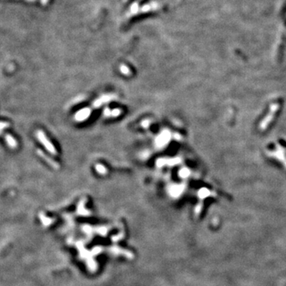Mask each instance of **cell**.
Listing matches in <instances>:
<instances>
[{
    "label": "cell",
    "mask_w": 286,
    "mask_h": 286,
    "mask_svg": "<svg viewBox=\"0 0 286 286\" xmlns=\"http://www.w3.org/2000/svg\"><path fill=\"white\" fill-rule=\"evenodd\" d=\"M36 136H37V139L41 142V144L45 146V149H46L49 153H51L52 154H54V155L57 154V150H56V149L54 148L53 145L51 143L50 141L49 140V138H47L45 134L42 131H36Z\"/></svg>",
    "instance_id": "cell-2"
},
{
    "label": "cell",
    "mask_w": 286,
    "mask_h": 286,
    "mask_svg": "<svg viewBox=\"0 0 286 286\" xmlns=\"http://www.w3.org/2000/svg\"><path fill=\"white\" fill-rule=\"evenodd\" d=\"M10 126V123L6 122H0V131H2L4 129L7 128Z\"/></svg>",
    "instance_id": "cell-12"
},
{
    "label": "cell",
    "mask_w": 286,
    "mask_h": 286,
    "mask_svg": "<svg viewBox=\"0 0 286 286\" xmlns=\"http://www.w3.org/2000/svg\"><path fill=\"white\" fill-rule=\"evenodd\" d=\"M37 154H38L40 156H41V158H44V160H45V161H46V162H48V163H49L51 166H53V167L55 168V169H57V168L59 167L58 164L56 163V162H55L53 160L50 159V158H49L47 155H45V154H44L42 151H41V150H37Z\"/></svg>",
    "instance_id": "cell-7"
},
{
    "label": "cell",
    "mask_w": 286,
    "mask_h": 286,
    "mask_svg": "<svg viewBox=\"0 0 286 286\" xmlns=\"http://www.w3.org/2000/svg\"><path fill=\"white\" fill-rule=\"evenodd\" d=\"M184 185H174L171 189V190H174V192L172 193V194L174 196H179L184 190Z\"/></svg>",
    "instance_id": "cell-8"
},
{
    "label": "cell",
    "mask_w": 286,
    "mask_h": 286,
    "mask_svg": "<svg viewBox=\"0 0 286 286\" xmlns=\"http://www.w3.org/2000/svg\"><path fill=\"white\" fill-rule=\"evenodd\" d=\"M268 155L270 156V157H273V158H276V159L279 160L280 162H282V163L284 164V166L286 167V157L285 154H284V150L280 146L277 145V146H276V151L269 152Z\"/></svg>",
    "instance_id": "cell-3"
},
{
    "label": "cell",
    "mask_w": 286,
    "mask_h": 286,
    "mask_svg": "<svg viewBox=\"0 0 286 286\" xmlns=\"http://www.w3.org/2000/svg\"><path fill=\"white\" fill-rule=\"evenodd\" d=\"M189 174H190V171L188 170L187 168H183V169H181V170H180V177H183V178H186L187 177H189Z\"/></svg>",
    "instance_id": "cell-10"
},
{
    "label": "cell",
    "mask_w": 286,
    "mask_h": 286,
    "mask_svg": "<svg viewBox=\"0 0 286 286\" xmlns=\"http://www.w3.org/2000/svg\"><path fill=\"white\" fill-rule=\"evenodd\" d=\"M5 138H6V143H7V145L9 146L10 148H11V149L17 148V146H18V142H17V141L15 140V138H14V137L11 136L10 134H6Z\"/></svg>",
    "instance_id": "cell-5"
},
{
    "label": "cell",
    "mask_w": 286,
    "mask_h": 286,
    "mask_svg": "<svg viewBox=\"0 0 286 286\" xmlns=\"http://www.w3.org/2000/svg\"><path fill=\"white\" fill-rule=\"evenodd\" d=\"M279 108V105L277 103H272L270 105V107H269V113L267 114L266 116L262 119V121L261 122L260 125H259V128L261 131H264L265 129L267 128L269 123L272 122L273 119L274 118V115L276 114V112L277 111Z\"/></svg>",
    "instance_id": "cell-1"
},
{
    "label": "cell",
    "mask_w": 286,
    "mask_h": 286,
    "mask_svg": "<svg viewBox=\"0 0 286 286\" xmlns=\"http://www.w3.org/2000/svg\"><path fill=\"white\" fill-rule=\"evenodd\" d=\"M1 133H2V131H0V134H1Z\"/></svg>",
    "instance_id": "cell-14"
},
{
    "label": "cell",
    "mask_w": 286,
    "mask_h": 286,
    "mask_svg": "<svg viewBox=\"0 0 286 286\" xmlns=\"http://www.w3.org/2000/svg\"><path fill=\"white\" fill-rule=\"evenodd\" d=\"M90 115V111L88 109V108H85L84 110H81L80 111H79L76 115V119H77L78 121H82L84 120L85 119H87Z\"/></svg>",
    "instance_id": "cell-6"
},
{
    "label": "cell",
    "mask_w": 286,
    "mask_h": 286,
    "mask_svg": "<svg viewBox=\"0 0 286 286\" xmlns=\"http://www.w3.org/2000/svg\"><path fill=\"white\" fill-rule=\"evenodd\" d=\"M121 71H122V72L124 73V74H127V73H129V69L127 68V67H125V66L121 67Z\"/></svg>",
    "instance_id": "cell-13"
},
{
    "label": "cell",
    "mask_w": 286,
    "mask_h": 286,
    "mask_svg": "<svg viewBox=\"0 0 286 286\" xmlns=\"http://www.w3.org/2000/svg\"><path fill=\"white\" fill-rule=\"evenodd\" d=\"M170 137H171V135H170V132H167V131H166V132L162 133V134L158 137V139H157L158 146H162L165 144H166L170 139Z\"/></svg>",
    "instance_id": "cell-4"
},
{
    "label": "cell",
    "mask_w": 286,
    "mask_h": 286,
    "mask_svg": "<svg viewBox=\"0 0 286 286\" xmlns=\"http://www.w3.org/2000/svg\"><path fill=\"white\" fill-rule=\"evenodd\" d=\"M211 194H212V193H211L210 191H209L208 189H205V188L204 189H201L198 192L199 197L201 199L206 198V197H208V196H211Z\"/></svg>",
    "instance_id": "cell-9"
},
{
    "label": "cell",
    "mask_w": 286,
    "mask_h": 286,
    "mask_svg": "<svg viewBox=\"0 0 286 286\" xmlns=\"http://www.w3.org/2000/svg\"><path fill=\"white\" fill-rule=\"evenodd\" d=\"M95 168H96V170H97V171L99 173H101V174H105L106 173V169L101 165H97Z\"/></svg>",
    "instance_id": "cell-11"
}]
</instances>
